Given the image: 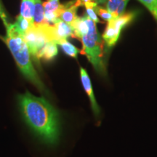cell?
<instances>
[{"mask_svg": "<svg viewBox=\"0 0 157 157\" xmlns=\"http://www.w3.org/2000/svg\"><path fill=\"white\" fill-rule=\"evenodd\" d=\"M119 36H120V34L116 30L114 27L110 23H108L102 38H103L104 43L106 45L107 48H111L117 44Z\"/></svg>", "mask_w": 157, "mask_h": 157, "instance_id": "obj_11", "label": "cell"}, {"mask_svg": "<svg viewBox=\"0 0 157 157\" xmlns=\"http://www.w3.org/2000/svg\"><path fill=\"white\" fill-rule=\"evenodd\" d=\"M58 44L54 42H49L47 44H45L37 53V61L39 60L50 61V60H53L58 56Z\"/></svg>", "mask_w": 157, "mask_h": 157, "instance_id": "obj_8", "label": "cell"}, {"mask_svg": "<svg viewBox=\"0 0 157 157\" xmlns=\"http://www.w3.org/2000/svg\"><path fill=\"white\" fill-rule=\"evenodd\" d=\"M49 34L51 41L58 44L60 41L67 39L70 36L74 37V30L71 25L58 18L54 24L50 25Z\"/></svg>", "mask_w": 157, "mask_h": 157, "instance_id": "obj_5", "label": "cell"}, {"mask_svg": "<svg viewBox=\"0 0 157 157\" xmlns=\"http://www.w3.org/2000/svg\"><path fill=\"white\" fill-rule=\"evenodd\" d=\"M84 17L89 26V31L80 39L83 45L80 53L87 56L98 74L106 76V66L104 59V41L98 32L95 23L87 15H84Z\"/></svg>", "mask_w": 157, "mask_h": 157, "instance_id": "obj_3", "label": "cell"}, {"mask_svg": "<svg viewBox=\"0 0 157 157\" xmlns=\"http://www.w3.org/2000/svg\"><path fill=\"white\" fill-rule=\"evenodd\" d=\"M47 25H49V23L45 19L44 9L42 1L41 0H35L34 25L35 26H45Z\"/></svg>", "mask_w": 157, "mask_h": 157, "instance_id": "obj_14", "label": "cell"}, {"mask_svg": "<svg viewBox=\"0 0 157 157\" xmlns=\"http://www.w3.org/2000/svg\"><path fill=\"white\" fill-rule=\"evenodd\" d=\"M49 26L50 24L45 26L33 25L22 36L26 43L31 57L35 61H37L36 56L40 49L48 42H52L49 34Z\"/></svg>", "mask_w": 157, "mask_h": 157, "instance_id": "obj_4", "label": "cell"}, {"mask_svg": "<svg viewBox=\"0 0 157 157\" xmlns=\"http://www.w3.org/2000/svg\"><path fill=\"white\" fill-rule=\"evenodd\" d=\"M58 44L60 45V48H62V50H63V52L67 56L74 58H77L78 54L80 53V51H81L78 50L77 48H76L74 44H72L71 43L68 42L67 39L60 41Z\"/></svg>", "mask_w": 157, "mask_h": 157, "instance_id": "obj_17", "label": "cell"}, {"mask_svg": "<svg viewBox=\"0 0 157 157\" xmlns=\"http://www.w3.org/2000/svg\"><path fill=\"white\" fill-rule=\"evenodd\" d=\"M80 78H81L82 84L83 85V87L85 90L86 93L88 97H89L90 104H91V109L93 111V113L96 119H98L101 117V110L98 105L97 101H96V98L94 94L93 86H92L91 80L88 74L87 71L84 69V68H80Z\"/></svg>", "mask_w": 157, "mask_h": 157, "instance_id": "obj_6", "label": "cell"}, {"mask_svg": "<svg viewBox=\"0 0 157 157\" xmlns=\"http://www.w3.org/2000/svg\"><path fill=\"white\" fill-rule=\"evenodd\" d=\"M0 18L2 19L4 25H5V26L7 28V27L10 25V23L8 22V17H7V13H6L5 8H4L1 0H0Z\"/></svg>", "mask_w": 157, "mask_h": 157, "instance_id": "obj_21", "label": "cell"}, {"mask_svg": "<svg viewBox=\"0 0 157 157\" xmlns=\"http://www.w3.org/2000/svg\"><path fill=\"white\" fill-rule=\"evenodd\" d=\"M81 2L82 5H83L84 3H87V2H95V1H98V0H79Z\"/></svg>", "mask_w": 157, "mask_h": 157, "instance_id": "obj_22", "label": "cell"}, {"mask_svg": "<svg viewBox=\"0 0 157 157\" xmlns=\"http://www.w3.org/2000/svg\"><path fill=\"white\" fill-rule=\"evenodd\" d=\"M34 10L35 0H22L20 15L28 20L31 25H34Z\"/></svg>", "mask_w": 157, "mask_h": 157, "instance_id": "obj_13", "label": "cell"}, {"mask_svg": "<svg viewBox=\"0 0 157 157\" xmlns=\"http://www.w3.org/2000/svg\"><path fill=\"white\" fill-rule=\"evenodd\" d=\"M136 16V12H129V13H124V14L120 15L119 17L114 18L113 21H110L109 23H111L114 27V29L119 34H121V31L122 30V29L124 28L129 23L132 22Z\"/></svg>", "mask_w": 157, "mask_h": 157, "instance_id": "obj_10", "label": "cell"}, {"mask_svg": "<svg viewBox=\"0 0 157 157\" xmlns=\"http://www.w3.org/2000/svg\"><path fill=\"white\" fill-rule=\"evenodd\" d=\"M71 27L74 30V38H77L78 39H81V37L84 35L87 34L89 31V26L84 16L78 17Z\"/></svg>", "mask_w": 157, "mask_h": 157, "instance_id": "obj_15", "label": "cell"}, {"mask_svg": "<svg viewBox=\"0 0 157 157\" xmlns=\"http://www.w3.org/2000/svg\"><path fill=\"white\" fill-rule=\"evenodd\" d=\"M129 1V0H107L105 2V7L113 17L117 18L124 13Z\"/></svg>", "mask_w": 157, "mask_h": 157, "instance_id": "obj_9", "label": "cell"}, {"mask_svg": "<svg viewBox=\"0 0 157 157\" xmlns=\"http://www.w3.org/2000/svg\"><path fill=\"white\" fill-rule=\"evenodd\" d=\"M98 4L95 2H87L84 3V6L85 7L86 9V13H87V15L89 16V17L92 21H93L95 23H101L99 18H98L97 16V14H96L95 8L97 7Z\"/></svg>", "mask_w": 157, "mask_h": 157, "instance_id": "obj_18", "label": "cell"}, {"mask_svg": "<svg viewBox=\"0 0 157 157\" xmlns=\"http://www.w3.org/2000/svg\"><path fill=\"white\" fill-rule=\"evenodd\" d=\"M5 42L10 50L18 68L23 76L33 84L42 93L48 95L47 87L39 78L37 72L32 65L31 55L24 39L10 24L6 28Z\"/></svg>", "mask_w": 157, "mask_h": 157, "instance_id": "obj_2", "label": "cell"}, {"mask_svg": "<svg viewBox=\"0 0 157 157\" xmlns=\"http://www.w3.org/2000/svg\"><path fill=\"white\" fill-rule=\"evenodd\" d=\"M44 9V14H55L60 18L63 11L66 7V4L60 3V0H47L42 4Z\"/></svg>", "mask_w": 157, "mask_h": 157, "instance_id": "obj_12", "label": "cell"}, {"mask_svg": "<svg viewBox=\"0 0 157 157\" xmlns=\"http://www.w3.org/2000/svg\"><path fill=\"white\" fill-rule=\"evenodd\" d=\"M20 112L31 132L48 146H56L60 140V117L53 105L44 98L29 92L17 96Z\"/></svg>", "mask_w": 157, "mask_h": 157, "instance_id": "obj_1", "label": "cell"}, {"mask_svg": "<svg viewBox=\"0 0 157 157\" xmlns=\"http://www.w3.org/2000/svg\"><path fill=\"white\" fill-rule=\"evenodd\" d=\"M95 11L96 14L101 16L104 21H107L108 23L110 21H113L114 19V17H113V15L107 10L106 8H104V7H101V6H97L95 8Z\"/></svg>", "mask_w": 157, "mask_h": 157, "instance_id": "obj_20", "label": "cell"}, {"mask_svg": "<svg viewBox=\"0 0 157 157\" xmlns=\"http://www.w3.org/2000/svg\"><path fill=\"white\" fill-rule=\"evenodd\" d=\"M140 2L157 21V0H138Z\"/></svg>", "mask_w": 157, "mask_h": 157, "instance_id": "obj_19", "label": "cell"}, {"mask_svg": "<svg viewBox=\"0 0 157 157\" xmlns=\"http://www.w3.org/2000/svg\"><path fill=\"white\" fill-rule=\"evenodd\" d=\"M107 0H98V4H105V2H106Z\"/></svg>", "mask_w": 157, "mask_h": 157, "instance_id": "obj_23", "label": "cell"}, {"mask_svg": "<svg viewBox=\"0 0 157 157\" xmlns=\"http://www.w3.org/2000/svg\"><path fill=\"white\" fill-rule=\"evenodd\" d=\"M13 28L15 31H17L21 36H23L25 32L29 30V28L31 26L30 22L26 20L24 17L21 16V15H18V17H17V21H15V23H13Z\"/></svg>", "mask_w": 157, "mask_h": 157, "instance_id": "obj_16", "label": "cell"}, {"mask_svg": "<svg viewBox=\"0 0 157 157\" xmlns=\"http://www.w3.org/2000/svg\"><path fill=\"white\" fill-rule=\"evenodd\" d=\"M79 6H82V3L79 0H74V1L66 3V7L63 11L60 18L71 26L78 17L76 15V13H77L78 7Z\"/></svg>", "mask_w": 157, "mask_h": 157, "instance_id": "obj_7", "label": "cell"}]
</instances>
